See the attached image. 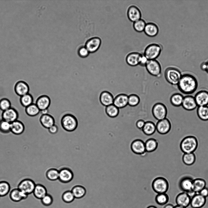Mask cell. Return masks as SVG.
I'll list each match as a JSON object with an SVG mask.
<instances>
[{"mask_svg":"<svg viewBox=\"0 0 208 208\" xmlns=\"http://www.w3.org/2000/svg\"><path fill=\"white\" fill-rule=\"evenodd\" d=\"M198 82L196 78L189 74L182 75L177 85L179 90L186 94L194 92L197 88Z\"/></svg>","mask_w":208,"mask_h":208,"instance_id":"6da1fadb","label":"cell"},{"mask_svg":"<svg viewBox=\"0 0 208 208\" xmlns=\"http://www.w3.org/2000/svg\"><path fill=\"white\" fill-rule=\"evenodd\" d=\"M198 145V141L195 137L188 136L182 140L180 144V147L184 153H192L196 150Z\"/></svg>","mask_w":208,"mask_h":208,"instance_id":"7a4b0ae2","label":"cell"},{"mask_svg":"<svg viewBox=\"0 0 208 208\" xmlns=\"http://www.w3.org/2000/svg\"><path fill=\"white\" fill-rule=\"evenodd\" d=\"M61 125L63 129L67 132L74 131L77 128L78 121L74 115L70 114L64 115L61 120Z\"/></svg>","mask_w":208,"mask_h":208,"instance_id":"3957f363","label":"cell"},{"mask_svg":"<svg viewBox=\"0 0 208 208\" xmlns=\"http://www.w3.org/2000/svg\"><path fill=\"white\" fill-rule=\"evenodd\" d=\"M182 75L180 71L174 67L167 68L164 72V76L166 81L173 85H177Z\"/></svg>","mask_w":208,"mask_h":208,"instance_id":"277c9868","label":"cell"},{"mask_svg":"<svg viewBox=\"0 0 208 208\" xmlns=\"http://www.w3.org/2000/svg\"><path fill=\"white\" fill-rule=\"evenodd\" d=\"M162 50V46L160 45L152 44L146 47L143 54L148 60L156 59L160 55Z\"/></svg>","mask_w":208,"mask_h":208,"instance_id":"5b68a950","label":"cell"},{"mask_svg":"<svg viewBox=\"0 0 208 208\" xmlns=\"http://www.w3.org/2000/svg\"><path fill=\"white\" fill-rule=\"evenodd\" d=\"M152 187L157 194L167 193L169 189V183L166 179L159 178L154 180Z\"/></svg>","mask_w":208,"mask_h":208,"instance_id":"8992f818","label":"cell"},{"mask_svg":"<svg viewBox=\"0 0 208 208\" xmlns=\"http://www.w3.org/2000/svg\"><path fill=\"white\" fill-rule=\"evenodd\" d=\"M145 67L148 73L152 76H158L161 73V65L156 59L148 60Z\"/></svg>","mask_w":208,"mask_h":208,"instance_id":"52a82bcc","label":"cell"},{"mask_svg":"<svg viewBox=\"0 0 208 208\" xmlns=\"http://www.w3.org/2000/svg\"><path fill=\"white\" fill-rule=\"evenodd\" d=\"M168 112L167 108L164 104L158 103L153 106L152 109L153 115L158 120L166 118Z\"/></svg>","mask_w":208,"mask_h":208,"instance_id":"ba28073f","label":"cell"},{"mask_svg":"<svg viewBox=\"0 0 208 208\" xmlns=\"http://www.w3.org/2000/svg\"><path fill=\"white\" fill-rule=\"evenodd\" d=\"M35 185L36 184L33 180L26 178L20 182L17 188L28 195L33 193Z\"/></svg>","mask_w":208,"mask_h":208,"instance_id":"9c48e42d","label":"cell"},{"mask_svg":"<svg viewBox=\"0 0 208 208\" xmlns=\"http://www.w3.org/2000/svg\"><path fill=\"white\" fill-rule=\"evenodd\" d=\"M156 125L157 132L162 134H165L169 132L171 127L170 122L167 118L158 121Z\"/></svg>","mask_w":208,"mask_h":208,"instance_id":"30bf717a","label":"cell"},{"mask_svg":"<svg viewBox=\"0 0 208 208\" xmlns=\"http://www.w3.org/2000/svg\"><path fill=\"white\" fill-rule=\"evenodd\" d=\"M1 115L2 119L10 123L17 120L19 117V114L17 111L12 107L2 111Z\"/></svg>","mask_w":208,"mask_h":208,"instance_id":"8fae6325","label":"cell"},{"mask_svg":"<svg viewBox=\"0 0 208 208\" xmlns=\"http://www.w3.org/2000/svg\"><path fill=\"white\" fill-rule=\"evenodd\" d=\"M74 174L72 171L67 167H63L59 170V180L63 183H67L72 180Z\"/></svg>","mask_w":208,"mask_h":208,"instance_id":"7c38bea8","label":"cell"},{"mask_svg":"<svg viewBox=\"0 0 208 208\" xmlns=\"http://www.w3.org/2000/svg\"><path fill=\"white\" fill-rule=\"evenodd\" d=\"M14 90L18 96L21 97L29 93L30 88L25 81L20 80L16 82L14 86Z\"/></svg>","mask_w":208,"mask_h":208,"instance_id":"4fadbf2b","label":"cell"},{"mask_svg":"<svg viewBox=\"0 0 208 208\" xmlns=\"http://www.w3.org/2000/svg\"><path fill=\"white\" fill-rule=\"evenodd\" d=\"M197 106H207L208 91L201 90L198 92L194 97Z\"/></svg>","mask_w":208,"mask_h":208,"instance_id":"5bb4252c","label":"cell"},{"mask_svg":"<svg viewBox=\"0 0 208 208\" xmlns=\"http://www.w3.org/2000/svg\"><path fill=\"white\" fill-rule=\"evenodd\" d=\"M191 199L186 192H183L176 196L175 201L176 205L187 208L190 205Z\"/></svg>","mask_w":208,"mask_h":208,"instance_id":"9a60e30c","label":"cell"},{"mask_svg":"<svg viewBox=\"0 0 208 208\" xmlns=\"http://www.w3.org/2000/svg\"><path fill=\"white\" fill-rule=\"evenodd\" d=\"M142 55V54L136 52H131L127 56L126 62L130 66H136L139 65Z\"/></svg>","mask_w":208,"mask_h":208,"instance_id":"2e32d148","label":"cell"},{"mask_svg":"<svg viewBox=\"0 0 208 208\" xmlns=\"http://www.w3.org/2000/svg\"><path fill=\"white\" fill-rule=\"evenodd\" d=\"M127 14L128 19L133 23L141 19V13L140 10L134 5H131L128 8Z\"/></svg>","mask_w":208,"mask_h":208,"instance_id":"e0dca14e","label":"cell"},{"mask_svg":"<svg viewBox=\"0 0 208 208\" xmlns=\"http://www.w3.org/2000/svg\"><path fill=\"white\" fill-rule=\"evenodd\" d=\"M206 199L199 193L191 198L190 206L192 208H202L206 204Z\"/></svg>","mask_w":208,"mask_h":208,"instance_id":"ac0fdd59","label":"cell"},{"mask_svg":"<svg viewBox=\"0 0 208 208\" xmlns=\"http://www.w3.org/2000/svg\"><path fill=\"white\" fill-rule=\"evenodd\" d=\"M35 104L40 111L48 109L51 104L50 97L46 95L39 96L37 99Z\"/></svg>","mask_w":208,"mask_h":208,"instance_id":"d6986e66","label":"cell"},{"mask_svg":"<svg viewBox=\"0 0 208 208\" xmlns=\"http://www.w3.org/2000/svg\"><path fill=\"white\" fill-rule=\"evenodd\" d=\"M181 106L185 109L189 111L194 110L197 106L194 97L191 95L184 97Z\"/></svg>","mask_w":208,"mask_h":208,"instance_id":"ffe728a7","label":"cell"},{"mask_svg":"<svg viewBox=\"0 0 208 208\" xmlns=\"http://www.w3.org/2000/svg\"><path fill=\"white\" fill-rule=\"evenodd\" d=\"M99 100L102 105L107 107L113 104L114 98L109 92L103 90L100 93Z\"/></svg>","mask_w":208,"mask_h":208,"instance_id":"44dd1931","label":"cell"},{"mask_svg":"<svg viewBox=\"0 0 208 208\" xmlns=\"http://www.w3.org/2000/svg\"><path fill=\"white\" fill-rule=\"evenodd\" d=\"M101 44V40L99 38L97 37H93L87 41L85 47L89 52H93L98 49Z\"/></svg>","mask_w":208,"mask_h":208,"instance_id":"7402d4cb","label":"cell"},{"mask_svg":"<svg viewBox=\"0 0 208 208\" xmlns=\"http://www.w3.org/2000/svg\"><path fill=\"white\" fill-rule=\"evenodd\" d=\"M25 126L21 121L17 120L11 123L10 132L16 135L22 134L25 130Z\"/></svg>","mask_w":208,"mask_h":208,"instance_id":"603a6c76","label":"cell"},{"mask_svg":"<svg viewBox=\"0 0 208 208\" xmlns=\"http://www.w3.org/2000/svg\"><path fill=\"white\" fill-rule=\"evenodd\" d=\"M193 179L191 177H185L180 181L179 186L183 192H187L192 190Z\"/></svg>","mask_w":208,"mask_h":208,"instance_id":"cb8c5ba5","label":"cell"},{"mask_svg":"<svg viewBox=\"0 0 208 208\" xmlns=\"http://www.w3.org/2000/svg\"><path fill=\"white\" fill-rule=\"evenodd\" d=\"M113 104L118 108H124L128 104V96L124 94L117 95L114 98Z\"/></svg>","mask_w":208,"mask_h":208,"instance_id":"d4e9b609","label":"cell"},{"mask_svg":"<svg viewBox=\"0 0 208 208\" xmlns=\"http://www.w3.org/2000/svg\"><path fill=\"white\" fill-rule=\"evenodd\" d=\"M39 122L44 128L48 129L55 124L54 117L49 114L41 115L39 118Z\"/></svg>","mask_w":208,"mask_h":208,"instance_id":"484cf974","label":"cell"},{"mask_svg":"<svg viewBox=\"0 0 208 208\" xmlns=\"http://www.w3.org/2000/svg\"><path fill=\"white\" fill-rule=\"evenodd\" d=\"M159 30L158 26L156 24L149 22L146 23L144 31L148 36L154 37L158 34Z\"/></svg>","mask_w":208,"mask_h":208,"instance_id":"4316f807","label":"cell"},{"mask_svg":"<svg viewBox=\"0 0 208 208\" xmlns=\"http://www.w3.org/2000/svg\"><path fill=\"white\" fill-rule=\"evenodd\" d=\"M131 148L134 152L138 154H142L146 151L145 143L140 140L134 141L131 144Z\"/></svg>","mask_w":208,"mask_h":208,"instance_id":"83f0119b","label":"cell"},{"mask_svg":"<svg viewBox=\"0 0 208 208\" xmlns=\"http://www.w3.org/2000/svg\"><path fill=\"white\" fill-rule=\"evenodd\" d=\"M33 193L36 197L41 199L47 194V190L44 185L40 184H36Z\"/></svg>","mask_w":208,"mask_h":208,"instance_id":"f1b7e54d","label":"cell"},{"mask_svg":"<svg viewBox=\"0 0 208 208\" xmlns=\"http://www.w3.org/2000/svg\"><path fill=\"white\" fill-rule=\"evenodd\" d=\"M75 198L81 199L86 194V190L83 186L77 185L74 186L71 190Z\"/></svg>","mask_w":208,"mask_h":208,"instance_id":"f546056e","label":"cell"},{"mask_svg":"<svg viewBox=\"0 0 208 208\" xmlns=\"http://www.w3.org/2000/svg\"><path fill=\"white\" fill-rule=\"evenodd\" d=\"M206 183L203 179L198 178L193 180L192 190L196 193H199L206 187Z\"/></svg>","mask_w":208,"mask_h":208,"instance_id":"4dcf8cb0","label":"cell"},{"mask_svg":"<svg viewBox=\"0 0 208 208\" xmlns=\"http://www.w3.org/2000/svg\"><path fill=\"white\" fill-rule=\"evenodd\" d=\"M45 177L48 180L55 181L59 179V170L55 168L48 169L45 172Z\"/></svg>","mask_w":208,"mask_h":208,"instance_id":"1f68e13d","label":"cell"},{"mask_svg":"<svg viewBox=\"0 0 208 208\" xmlns=\"http://www.w3.org/2000/svg\"><path fill=\"white\" fill-rule=\"evenodd\" d=\"M184 97L181 94L177 93L173 94L170 98V102L171 104L175 107L181 105Z\"/></svg>","mask_w":208,"mask_h":208,"instance_id":"d6a6232c","label":"cell"},{"mask_svg":"<svg viewBox=\"0 0 208 208\" xmlns=\"http://www.w3.org/2000/svg\"><path fill=\"white\" fill-rule=\"evenodd\" d=\"M155 201L160 206L165 205L169 200V197L167 193L157 194L155 196Z\"/></svg>","mask_w":208,"mask_h":208,"instance_id":"836d02e7","label":"cell"},{"mask_svg":"<svg viewBox=\"0 0 208 208\" xmlns=\"http://www.w3.org/2000/svg\"><path fill=\"white\" fill-rule=\"evenodd\" d=\"M198 117L204 121L208 120V106L198 107L197 110Z\"/></svg>","mask_w":208,"mask_h":208,"instance_id":"e575fe53","label":"cell"},{"mask_svg":"<svg viewBox=\"0 0 208 208\" xmlns=\"http://www.w3.org/2000/svg\"><path fill=\"white\" fill-rule=\"evenodd\" d=\"M25 112L28 116L34 117L38 115L40 110L35 103H33L25 108Z\"/></svg>","mask_w":208,"mask_h":208,"instance_id":"d590c367","label":"cell"},{"mask_svg":"<svg viewBox=\"0 0 208 208\" xmlns=\"http://www.w3.org/2000/svg\"><path fill=\"white\" fill-rule=\"evenodd\" d=\"M20 101L21 104L26 108L33 103V98L29 93L20 97Z\"/></svg>","mask_w":208,"mask_h":208,"instance_id":"8d00e7d4","label":"cell"},{"mask_svg":"<svg viewBox=\"0 0 208 208\" xmlns=\"http://www.w3.org/2000/svg\"><path fill=\"white\" fill-rule=\"evenodd\" d=\"M142 129L145 134L147 135H150L155 131L156 129V125L152 122H145Z\"/></svg>","mask_w":208,"mask_h":208,"instance_id":"74e56055","label":"cell"},{"mask_svg":"<svg viewBox=\"0 0 208 208\" xmlns=\"http://www.w3.org/2000/svg\"><path fill=\"white\" fill-rule=\"evenodd\" d=\"M106 113L107 115L111 118H115L118 114L119 108L113 104L106 107Z\"/></svg>","mask_w":208,"mask_h":208,"instance_id":"f35d334b","label":"cell"},{"mask_svg":"<svg viewBox=\"0 0 208 208\" xmlns=\"http://www.w3.org/2000/svg\"><path fill=\"white\" fill-rule=\"evenodd\" d=\"M183 163L187 165L193 164L195 160V156L193 153H185L182 157Z\"/></svg>","mask_w":208,"mask_h":208,"instance_id":"ab89813d","label":"cell"},{"mask_svg":"<svg viewBox=\"0 0 208 208\" xmlns=\"http://www.w3.org/2000/svg\"><path fill=\"white\" fill-rule=\"evenodd\" d=\"M9 184L7 182H0V196H4L7 194L11 190Z\"/></svg>","mask_w":208,"mask_h":208,"instance_id":"60d3db41","label":"cell"},{"mask_svg":"<svg viewBox=\"0 0 208 208\" xmlns=\"http://www.w3.org/2000/svg\"><path fill=\"white\" fill-rule=\"evenodd\" d=\"M146 151L151 152L155 150L157 147V143L153 139L148 140L145 143Z\"/></svg>","mask_w":208,"mask_h":208,"instance_id":"b9f144b4","label":"cell"},{"mask_svg":"<svg viewBox=\"0 0 208 208\" xmlns=\"http://www.w3.org/2000/svg\"><path fill=\"white\" fill-rule=\"evenodd\" d=\"M10 197L13 201L18 202L23 199L21 192L17 188L11 190L10 193Z\"/></svg>","mask_w":208,"mask_h":208,"instance_id":"7bdbcfd3","label":"cell"},{"mask_svg":"<svg viewBox=\"0 0 208 208\" xmlns=\"http://www.w3.org/2000/svg\"><path fill=\"white\" fill-rule=\"evenodd\" d=\"M146 23L143 19H140L133 23V27L134 30L138 32H142L144 31Z\"/></svg>","mask_w":208,"mask_h":208,"instance_id":"ee69618b","label":"cell"},{"mask_svg":"<svg viewBox=\"0 0 208 208\" xmlns=\"http://www.w3.org/2000/svg\"><path fill=\"white\" fill-rule=\"evenodd\" d=\"M11 123L2 119L0 120V132L6 134L10 132Z\"/></svg>","mask_w":208,"mask_h":208,"instance_id":"f6af8a7d","label":"cell"},{"mask_svg":"<svg viewBox=\"0 0 208 208\" xmlns=\"http://www.w3.org/2000/svg\"><path fill=\"white\" fill-rule=\"evenodd\" d=\"M62 198L63 201L66 203H71L75 198L71 190H67L64 192L62 194Z\"/></svg>","mask_w":208,"mask_h":208,"instance_id":"bcb514c9","label":"cell"},{"mask_svg":"<svg viewBox=\"0 0 208 208\" xmlns=\"http://www.w3.org/2000/svg\"><path fill=\"white\" fill-rule=\"evenodd\" d=\"M10 100L7 98H3L0 100V110L2 111L11 107Z\"/></svg>","mask_w":208,"mask_h":208,"instance_id":"7dc6e473","label":"cell"},{"mask_svg":"<svg viewBox=\"0 0 208 208\" xmlns=\"http://www.w3.org/2000/svg\"><path fill=\"white\" fill-rule=\"evenodd\" d=\"M140 102L139 97L136 95L132 94L128 96V105L131 106H135Z\"/></svg>","mask_w":208,"mask_h":208,"instance_id":"c3c4849f","label":"cell"},{"mask_svg":"<svg viewBox=\"0 0 208 208\" xmlns=\"http://www.w3.org/2000/svg\"><path fill=\"white\" fill-rule=\"evenodd\" d=\"M41 201L44 206L47 207L50 206L52 204L53 199L51 195L47 193L41 199Z\"/></svg>","mask_w":208,"mask_h":208,"instance_id":"681fc988","label":"cell"},{"mask_svg":"<svg viewBox=\"0 0 208 208\" xmlns=\"http://www.w3.org/2000/svg\"><path fill=\"white\" fill-rule=\"evenodd\" d=\"M89 51L85 47H82L78 50V54L79 55L82 57H87L89 54Z\"/></svg>","mask_w":208,"mask_h":208,"instance_id":"f907efd6","label":"cell"},{"mask_svg":"<svg viewBox=\"0 0 208 208\" xmlns=\"http://www.w3.org/2000/svg\"><path fill=\"white\" fill-rule=\"evenodd\" d=\"M58 126L54 124L48 129V132L49 133L52 134H54L56 133L58 131Z\"/></svg>","mask_w":208,"mask_h":208,"instance_id":"816d5d0a","label":"cell"},{"mask_svg":"<svg viewBox=\"0 0 208 208\" xmlns=\"http://www.w3.org/2000/svg\"><path fill=\"white\" fill-rule=\"evenodd\" d=\"M148 60L144 54H142L139 65L142 66H145Z\"/></svg>","mask_w":208,"mask_h":208,"instance_id":"f5cc1de1","label":"cell"},{"mask_svg":"<svg viewBox=\"0 0 208 208\" xmlns=\"http://www.w3.org/2000/svg\"><path fill=\"white\" fill-rule=\"evenodd\" d=\"M198 193L203 197L206 198L208 196V188L205 187L202 189Z\"/></svg>","mask_w":208,"mask_h":208,"instance_id":"db71d44e","label":"cell"},{"mask_svg":"<svg viewBox=\"0 0 208 208\" xmlns=\"http://www.w3.org/2000/svg\"><path fill=\"white\" fill-rule=\"evenodd\" d=\"M145 122L143 120H140L137 121L136 123V126L139 129H142L145 124Z\"/></svg>","mask_w":208,"mask_h":208,"instance_id":"11a10c76","label":"cell"},{"mask_svg":"<svg viewBox=\"0 0 208 208\" xmlns=\"http://www.w3.org/2000/svg\"><path fill=\"white\" fill-rule=\"evenodd\" d=\"M186 193L191 198H192L197 193L193 190H191Z\"/></svg>","mask_w":208,"mask_h":208,"instance_id":"9f6ffc18","label":"cell"},{"mask_svg":"<svg viewBox=\"0 0 208 208\" xmlns=\"http://www.w3.org/2000/svg\"><path fill=\"white\" fill-rule=\"evenodd\" d=\"M206 62H203L200 65L201 69L203 71H205L206 69Z\"/></svg>","mask_w":208,"mask_h":208,"instance_id":"6f0895ef","label":"cell"},{"mask_svg":"<svg viewBox=\"0 0 208 208\" xmlns=\"http://www.w3.org/2000/svg\"><path fill=\"white\" fill-rule=\"evenodd\" d=\"M174 206L171 203L167 204L164 206L163 208H174Z\"/></svg>","mask_w":208,"mask_h":208,"instance_id":"680465c9","label":"cell"},{"mask_svg":"<svg viewBox=\"0 0 208 208\" xmlns=\"http://www.w3.org/2000/svg\"><path fill=\"white\" fill-rule=\"evenodd\" d=\"M49 112V110L48 109H45L41 111H40V113L41 115H45L48 114Z\"/></svg>","mask_w":208,"mask_h":208,"instance_id":"91938a15","label":"cell"},{"mask_svg":"<svg viewBox=\"0 0 208 208\" xmlns=\"http://www.w3.org/2000/svg\"><path fill=\"white\" fill-rule=\"evenodd\" d=\"M174 208H187L181 206L176 205L174 206Z\"/></svg>","mask_w":208,"mask_h":208,"instance_id":"94428289","label":"cell"},{"mask_svg":"<svg viewBox=\"0 0 208 208\" xmlns=\"http://www.w3.org/2000/svg\"><path fill=\"white\" fill-rule=\"evenodd\" d=\"M146 208H157L156 206L154 205H150L148 206Z\"/></svg>","mask_w":208,"mask_h":208,"instance_id":"6125c7cd","label":"cell"},{"mask_svg":"<svg viewBox=\"0 0 208 208\" xmlns=\"http://www.w3.org/2000/svg\"><path fill=\"white\" fill-rule=\"evenodd\" d=\"M206 71L208 73V62H206Z\"/></svg>","mask_w":208,"mask_h":208,"instance_id":"be15d7a7","label":"cell"}]
</instances>
